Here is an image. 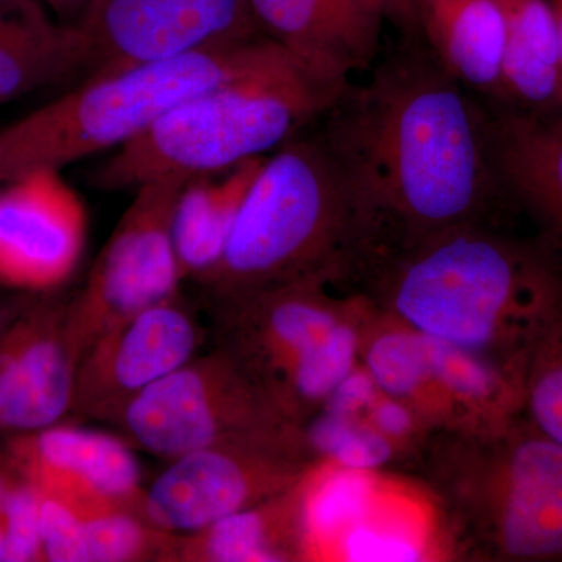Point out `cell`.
Here are the masks:
<instances>
[{
  "label": "cell",
  "mask_w": 562,
  "mask_h": 562,
  "mask_svg": "<svg viewBox=\"0 0 562 562\" xmlns=\"http://www.w3.org/2000/svg\"><path fill=\"white\" fill-rule=\"evenodd\" d=\"M265 158H250L225 171L191 177L184 183L172 227L183 280H198L221 260L244 198Z\"/></svg>",
  "instance_id": "44dd1931"
},
{
  "label": "cell",
  "mask_w": 562,
  "mask_h": 562,
  "mask_svg": "<svg viewBox=\"0 0 562 562\" xmlns=\"http://www.w3.org/2000/svg\"><path fill=\"white\" fill-rule=\"evenodd\" d=\"M487 113L492 162L506 199L562 254V109L502 105Z\"/></svg>",
  "instance_id": "e0dca14e"
},
{
  "label": "cell",
  "mask_w": 562,
  "mask_h": 562,
  "mask_svg": "<svg viewBox=\"0 0 562 562\" xmlns=\"http://www.w3.org/2000/svg\"><path fill=\"white\" fill-rule=\"evenodd\" d=\"M249 5L262 36L336 90L373 65L387 21L382 0H249Z\"/></svg>",
  "instance_id": "2e32d148"
},
{
  "label": "cell",
  "mask_w": 562,
  "mask_h": 562,
  "mask_svg": "<svg viewBox=\"0 0 562 562\" xmlns=\"http://www.w3.org/2000/svg\"><path fill=\"white\" fill-rule=\"evenodd\" d=\"M386 20L409 38H417L419 22H417L416 0H382Z\"/></svg>",
  "instance_id": "4316f807"
},
{
  "label": "cell",
  "mask_w": 562,
  "mask_h": 562,
  "mask_svg": "<svg viewBox=\"0 0 562 562\" xmlns=\"http://www.w3.org/2000/svg\"><path fill=\"white\" fill-rule=\"evenodd\" d=\"M40 530L44 561L87 562L85 519L69 503L40 492Z\"/></svg>",
  "instance_id": "d4e9b609"
},
{
  "label": "cell",
  "mask_w": 562,
  "mask_h": 562,
  "mask_svg": "<svg viewBox=\"0 0 562 562\" xmlns=\"http://www.w3.org/2000/svg\"><path fill=\"white\" fill-rule=\"evenodd\" d=\"M83 519L87 562L177 561V535L151 527L139 514L116 509Z\"/></svg>",
  "instance_id": "603a6c76"
},
{
  "label": "cell",
  "mask_w": 562,
  "mask_h": 562,
  "mask_svg": "<svg viewBox=\"0 0 562 562\" xmlns=\"http://www.w3.org/2000/svg\"><path fill=\"white\" fill-rule=\"evenodd\" d=\"M366 280L384 313L527 380L562 341V254L543 239L464 225L384 255Z\"/></svg>",
  "instance_id": "7a4b0ae2"
},
{
  "label": "cell",
  "mask_w": 562,
  "mask_h": 562,
  "mask_svg": "<svg viewBox=\"0 0 562 562\" xmlns=\"http://www.w3.org/2000/svg\"><path fill=\"white\" fill-rule=\"evenodd\" d=\"M344 90L299 65L220 85L181 102L116 149L92 183L105 191L135 190L157 177L191 179L265 157L321 117Z\"/></svg>",
  "instance_id": "8992f818"
},
{
  "label": "cell",
  "mask_w": 562,
  "mask_h": 562,
  "mask_svg": "<svg viewBox=\"0 0 562 562\" xmlns=\"http://www.w3.org/2000/svg\"><path fill=\"white\" fill-rule=\"evenodd\" d=\"M29 292L0 331V439L54 427L72 412L77 361L68 331V301Z\"/></svg>",
  "instance_id": "7c38bea8"
},
{
  "label": "cell",
  "mask_w": 562,
  "mask_h": 562,
  "mask_svg": "<svg viewBox=\"0 0 562 562\" xmlns=\"http://www.w3.org/2000/svg\"><path fill=\"white\" fill-rule=\"evenodd\" d=\"M116 424L135 446L165 460L244 432L302 427L222 349L191 358L140 392Z\"/></svg>",
  "instance_id": "ba28073f"
},
{
  "label": "cell",
  "mask_w": 562,
  "mask_h": 562,
  "mask_svg": "<svg viewBox=\"0 0 562 562\" xmlns=\"http://www.w3.org/2000/svg\"><path fill=\"white\" fill-rule=\"evenodd\" d=\"M505 21L502 105L557 110L561 105L560 33L550 0H498Z\"/></svg>",
  "instance_id": "7402d4cb"
},
{
  "label": "cell",
  "mask_w": 562,
  "mask_h": 562,
  "mask_svg": "<svg viewBox=\"0 0 562 562\" xmlns=\"http://www.w3.org/2000/svg\"><path fill=\"white\" fill-rule=\"evenodd\" d=\"M288 65L299 63L258 36L83 80L0 131V184L120 149L181 102Z\"/></svg>",
  "instance_id": "5b68a950"
},
{
  "label": "cell",
  "mask_w": 562,
  "mask_h": 562,
  "mask_svg": "<svg viewBox=\"0 0 562 562\" xmlns=\"http://www.w3.org/2000/svg\"><path fill=\"white\" fill-rule=\"evenodd\" d=\"M85 69L72 25L52 21L40 0H0V105Z\"/></svg>",
  "instance_id": "ffe728a7"
},
{
  "label": "cell",
  "mask_w": 562,
  "mask_h": 562,
  "mask_svg": "<svg viewBox=\"0 0 562 562\" xmlns=\"http://www.w3.org/2000/svg\"><path fill=\"white\" fill-rule=\"evenodd\" d=\"M316 461L302 427L221 439L173 458L144 492L139 516L169 535H192L288 490Z\"/></svg>",
  "instance_id": "52a82bcc"
},
{
  "label": "cell",
  "mask_w": 562,
  "mask_h": 562,
  "mask_svg": "<svg viewBox=\"0 0 562 562\" xmlns=\"http://www.w3.org/2000/svg\"><path fill=\"white\" fill-rule=\"evenodd\" d=\"M330 286L301 281L214 302L217 349L241 362L276 398L292 369L362 301V291L338 297Z\"/></svg>",
  "instance_id": "8fae6325"
},
{
  "label": "cell",
  "mask_w": 562,
  "mask_h": 562,
  "mask_svg": "<svg viewBox=\"0 0 562 562\" xmlns=\"http://www.w3.org/2000/svg\"><path fill=\"white\" fill-rule=\"evenodd\" d=\"M550 2H552L554 20H557V25H558V33H560L561 63H562V0H550ZM560 109H562V91H561Z\"/></svg>",
  "instance_id": "f546056e"
},
{
  "label": "cell",
  "mask_w": 562,
  "mask_h": 562,
  "mask_svg": "<svg viewBox=\"0 0 562 562\" xmlns=\"http://www.w3.org/2000/svg\"><path fill=\"white\" fill-rule=\"evenodd\" d=\"M35 561H44L40 530V492L20 475L11 487L7 502L5 562Z\"/></svg>",
  "instance_id": "484cf974"
},
{
  "label": "cell",
  "mask_w": 562,
  "mask_h": 562,
  "mask_svg": "<svg viewBox=\"0 0 562 562\" xmlns=\"http://www.w3.org/2000/svg\"><path fill=\"white\" fill-rule=\"evenodd\" d=\"M190 177L162 176L135 188L131 206L68 301L66 331L77 361L111 328L169 299L181 277L173 246V213Z\"/></svg>",
  "instance_id": "9c48e42d"
},
{
  "label": "cell",
  "mask_w": 562,
  "mask_h": 562,
  "mask_svg": "<svg viewBox=\"0 0 562 562\" xmlns=\"http://www.w3.org/2000/svg\"><path fill=\"white\" fill-rule=\"evenodd\" d=\"M447 557L562 561V446L527 414L491 430H442L417 457Z\"/></svg>",
  "instance_id": "277c9868"
},
{
  "label": "cell",
  "mask_w": 562,
  "mask_h": 562,
  "mask_svg": "<svg viewBox=\"0 0 562 562\" xmlns=\"http://www.w3.org/2000/svg\"><path fill=\"white\" fill-rule=\"evenodd\" d=\"M419 33L443 69L502 101L505 21L498 0H416Z\"/></svg>",
  "instance_id": "d6986e66"
},
{
  "label": "cell",
  "mask_w": 562,
  "mask_h": 562,
  "mask_svg": "<svg viewBox=\"0 0 562 562\" xmlns=\"http://www.w3.org/2000/svg\"><path fill=\"white\" fill-rule=\"evenodd\" d=\"M3 457L22 479L90 516L138 512V461L120 439L76 427H54L5 439Z\"/></svg>",
  "instance_id": "9a60e30c"
},
{
  "label": "cell",
  "mask_w": 562,
  "mask_h": 562,
  "mask_svg": "<svg viewBox=\"0 0 562 562\" xmlns=\"http://www.w3.org/2000/svg\"><path fill=\"white\" fill-rule=\"evenodd\" d=\"M49 7L63 25H76L87 14L95 0H40Z\"/></svg>",
  "instance_id": "83f0119b"
},
{
  "label": "cell",
  "mask_w": 562,
  "mask_h": 562,
  "mask_svg": "<svg viewBox=\"0 0 562 562\" xmlns=\"http://www.w3.org/2000/svg\"><path fill=\"white\" fill-rule=\"evenodd\" d=\"M72 27L83 80L262 36L249 0H95Z\"/></svg>",
  "instance_id": "30bf717a"
},
{
  "label": "cell",
  "mask_w": 562,
  "mask_h": 562,
  "mask_svg": "<svg viewBox=\"0 0 562 562\" xmlns=\"http://www.w3.org/2000/svg\"><path fill=\"white\" fill-rule=\"evenodd\" d=\"M198 346V325L177 297L143 310L85 351L72 412L116 422L136 395L194 358Z\"/></svg>",
  "instance_id": "4fadbf2b"
},
{
  "label": "cell",
  "mask_w": 562,
  "mask_h": 562,
  "mask_svg": "<svg viewBox=\"0 0 562 562\" xmlns=\"http://www.w3.org/2000/svg\"><path fill=\"white\" fill-rule=\"evenodd\" d=\"M306 473L268 501L224 517L201 531L177 536V561H306Z\"/></svg>",
  "instance_id": "ac0fdd59"
},
{
  "label": "cell",
  "mask_w": 562,
  "mask_h": 562,
  "mask_svg": "<svg viewBox=\"0 0 562 562\" xmlns=\"http://www.w3.org/2000/svg\"><path fill=\"white\" fill-rule=\"evenodd\" d=\"M321 135L371 221L376 260L438 233L487 224L508 201L490 113L428 47L397 52L325 111Z\"/></svg>",
  "instance_id": "6da1fadb"
},
{
  "label": "cell",
  "mask_w": 562,
  "mask_h": 562,
  "mask_svg": "<svg viewBox=\"0 0 562 562\" xmlns=\"http://www.w3.org/2000/svg\"><path fill=\"white\" fill-rule=\"evenodd\" d=\"M61 171H36L0 184V284L57 290L79 265L87 213Z\"/></svg>",
  "instance_id": "5bb4252c"
},
{
  "label": "cell",
  "mask_w": 562,
  "mask_h": 562,
  "mask_svg": "<svg viewBox=\"0 0 562 562\" xmlns=\"http://www.w3.org/2000/svg\"><path fill=\"white\" fill-rule=\"evenodd\" d=\"M525 414L539 430L562 446V341L543 351L531 366Z\"/></svg>",
  "instance_id": "cb8c5ba5"
},
{
  "label": "cell",
  "mask_w": 562,
  "mask_h": 562,
  "mask_svg": "<svg viewBox=\"0 0 562 562\" xmlns=\"http://www.w3.org/2000/svg\"><path fill=\"white\" fill-rule=\"evenodd\" d=\"M376 258L371 221L321 132L266 157L221 260L194 280L213 302L301 281L335 284Z\"/></svg>",
  "instance_id": "3957f363"
},
{
  "label": "cell",
  "mask_w": 562,
  "mask_h": 562,
  "mask_svg": "<svg viewBox=\"0 0 562 562\" xmlns=\"http://www.w3.org/2000/svg\"><path fill=\"white\" fill-rule=\"evenodd\" d=\"M25 299H27V295H24V297L11 299L9 302H0V331H2L3 328L9 325V322L16 316L21 306L24 305Z\"/></svg>",
  "instance_id": "f1b7e54d"
}]
</instances>
